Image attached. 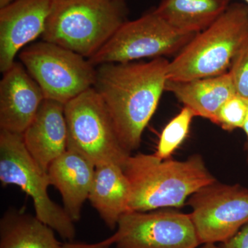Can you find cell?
<instances>
[{
  "label": "cell",
  "mask_w": 248,
  "mask_h": 248,
  "mask_svg": "<svg viewBox=\"0 0 248 248\" xmlns=\"http://www.w3.org/2000/svg\"><path fill=\"white\" fill-rule=\"evenodd\" d=\"M122 0H53L42 40L91 58L127 20Z\"/></svg>",
  "instance_id": "cell-3"
},
{
  "label": "cell",
  "mask_w": 248,
  "mask_h": 248,
  "mask_svg": "<svg viewBox=\"0 0 248 248\" xmlns=\"http://www.w3.org/2000/svg\"><path fill=\"white\" fill-rule=\"evenodd\" d=\"M187 204L201 244L226 242L248 223V190L217 182L196 192Z\"/></svg>",
  "instance_id": "cell-10"
},
{
  "label": "cell",
  "mask_w": 248,
  "mask_h": 248,
  "mask_svg": "<svg viewBox=\"0 0 248 248\" xmlns=\"http://www.w3.org/2000/svg\"><path fill=\"white\" fill-rule=\"evenodd\" d=\"M169 61L108 63L97 66L94 88L110 114L124 148L140 146L142 134L157 108L167 81Z\"/></svg>",
  "instance_id": "cell-1"
},
{
  "label": "cell",
  "mask_w": 248,
  "mask_h": 248,
  "mask_svg": "<svg viewBox=\"0 0 248 248\" xmlns=\"http://www.w3.org/2000/svg\"><path fill=\"white\" fill-rule=\"evenodd\" d=\"M231 2V0H161L153 11L173 27L198 33L212 25Z\"/></svg>",
  "instance_id": "cell-17"
},
{
  "label": "cell",
  "mask_w": 248,
  "mask_h": 248,
  "mask_svg": "<svg viewBox=\"0 0 248 248\" xmlns=\"http://www.w3.org/2000/svg\"><path fill=\"white\" fill-rule=\"evenodd\" d=\"M107 239L116 248H197L201 245L190 214L167 208L128 211Z\"/></svg>",
  "instance_id": "cell-9"
},
{
  "label": "cell",
  "mask_w": 248,
  "mask_h": 248,
  "mask_svg": "<svg viewBox=\"0 0 248 248\" xmlns=\"http://www.w3.org/2000/svg\"><path fill=\"white\" fill-rule=\"evenodd\" d=\"M55 231L36 216L10 210L0 221V248H63Z\"/></svg>",
  "instance_id": "cell-18"
},
{
  "label": "cell",
  "mask_w": 248,
  "mask_h": 248,
  "mask_svg": "<svg viewBox=\"0 0 248 248\" xmlns=\"http://www.w3.org/2000/svg\"><path fill=\"white\" fill-rule=\"evenodd\" d=\"M195 113L189 108L182 110L165 126L160 136L155 155L161 159L170 158L171 155L180 146L190 130Z\"/></svg>",
  "instance_id": "cell-19"
},
{
  "label": "cell",
  "mask_w": 248,
  "mask_h": 248,
  "mask_svg": "<svg viewBox=\"0 0 248 248\" xmlns=\"http://www.w3.org/2000/svg\"><path fill=\"white\" fill-rule=\"evenodd\" d=\"M19 58L45 99L67 104L94 86L97 68L84 57L48 42L23 48Z\"/></svg>",
  "instance_id": "cell-7"
},
{
  "label": "cell",
  "mask_w": 248,
  "mask_h": 248,
  "mask_svg": "<svg viewBox=\"0 0 248 248\" xmlns=\"http://www.w3.org/2000/svg\"><path fill=\"white\" fill-rule=\"evenodd\" d=\"M111 245L107 239L101 241V242L95 243V244H87V243L67 242L63 244V248H110Z\"/></svg>",
  "instance_id": "cell-23"
},
{
  "label": "cell",
  "mask_w": 248,
  "mask_h": 248,
  "mask_svg": "<svg viewBox=\"0 0 248 248\" xmlns=\"http://www.w3.org/2000/svg\"><path fill=\"white\" fill-rule=\"evenodd\" d=\"M130 198V184L123 168L114 164L96 166L89 200L109 229H115L121 217L128 212Z\"/></svg>",
  "instance_id": "cell-16"
},
{
  "label": "cell",
  "mask_w": 248,
  "mask_h": 248,
  "mask_svg": "<svg viewBox=\"0 0 248 248\" xmlns=\"http://www.w3.org/2000/svg\"><path fill=\"white\" fill-rule=\"evenodd\" d=\"M165 91L172 93L195 116L212 122L222 105L236 94L229 72L220 76L187 81L167 79Z\"/></svg>",
  "instance_id": "cell-15"
},
{
  "label": "cell",
  "mask_w": 248,
  "mask_h": 248,
  "mask_svg": "<svg viewBox=\"0 0 248 248\" xmlns=\"http://www.w3.org/2000/svg\"><path fill=\"white\" fill-rule=\"evenodd\" d=\"M0 181L19 186L33 200L35 216L68 242L76 236L75 222L49 197L47 172L27 151L22 134L0 132Z\"/></svg>",
  "instance_id": "cell-6"
},
{
  "label": "cell",
  "mask_w": 248,
  "mask_h": 248,
  "mask_svg": "<svg viewBox=\"0 0 248 248\" xmlns=\"http://www.w3.org/2000/svg\"><path fill=\"white\" fill-rule=\"evenodd\" d=\"M200 248H223L221 247H219V246H217V244H203V246L201 247Z\"/></svg>",
  "instance_id": "cell-26"
},
{
  "label": "cell",
  "mask_w": 248,
  "mask_h": 248,
  "mask_svg": "<svg viewBox=\"0 0 248 248\" xmlns=\"http://www.w3.org/2000/svg\"><path fill=\"white\" fill-rule=\"evenodd\" d=\"M123 170L130 187L128 211L180 208L191 195L217 182L198 155L184 161L130 155Z\"/></svg>",
  "instance_id": "cell-2"
},
{
  "label": "cell",
  "mask_w": 248,
  "mask_h": 248,
  "mask_svg": "<svg viewBox=\"0 0 248 248\" xmlns=\"http://www.w3.org/2000/svg\"><path fill=\"white\" fill-rule=\"evenodd\" d=\"M223 248H248V223L236 234L223 243Z\"/></svg>",
  "instance_id": "cell-22"
},
{
  "label": "cell",
  "mask_w": 248,
  "mask_h": 248,
  "mask_svg": "<svg viewBox=\"0 0 248 248\" xmlns=\"http://www.w3.org/2000/svg\"><path fill=\"white\" fill-rule=\"evenodd\" d=\"M53 0H16L0 9V71L9 70L19 50L42 36Z\"/></svg>",
  "instance_id": "cell-11"
},
{
  "label": "cell",
  "mask_w": 248,
  "mask_h": 248,
  "mask_svg": "<svg viewBox=\"0 0 248 248\" xmlns=\"http://www.w3.org/2000/svg\"><path fill=\"white\" fill-rule=\"evenodd\" d=\"M95 166L82 155L68 150L49 166V182L61 194L63 208L74 222L79 221L86 200H89Z\"/></svg>",
  "instance_id": "cell-14"
},
{
  "label": "cell",
  "mask_w": 248,
  "mask_h": 248,
  "mask_svg": "<svg viewBox=\"0 0 248 248\" xmlns=\"http://www.w3.org/2000/svg\"><path fill=\"white\" fill-rule=\"evenodd\" d=\"M122 1H125V0H122Z\"/></svg>",
  "instance_id": "cell-28"
},
{
  "label": "cell",
  "mask_w": 248,
  "mask_h": 248,
  "mask_svg": "<svg viewBox=\"0 0 248 248\" xmlns=\"http://www.w3.org/2000/svg\"><path fill=\"white\" fill-rule=\"evenodd\" d=\"M248 117V101L236 94L222 105L213 123L226 131H233L243 128Z\"/></svg>",
  "instance_id": "cell-20"
},
{
  "label": "cell",
  "mask_w": 248,
  "mask_h": 248,
  "mask_svg": "<svg viewBox=\"0 0 248 248\" xmlns=\"http://www.w3.org/2000/svg\"><path fill=\"white\" fill-rule=\"evenodd\" d=\"M228 72L236 94L248 101V41L235 57Z\"/></svg>",
  "instance_id": "cell-21"
},
{
  "label": "cell",
  "mask_w": 248,
  "mask_h": 248,
  "mask_svg": "<svg viewBox=\"0 0 248 248\" xmlns=\"http://www.w3.org/2000/svg\"><path fill=\"white\" fill-rule=\"evenodd\" d=\"M22 135L27 151L41 169L47 172L52 162L67 151L64 105L45 99Z\"/></svg>",
  "instance_id": "cell-13"
},
{
  "label": "cell",
  "mask_w": 248,
  "mask_h": 248,
  "mask_svg": "<svg viewBox=\"0 0 248 248\" xmlns=\"http://www.w3.org/2000/svg\"><path fill=\"white\" fill-rule=\"evenodd\" d=\"M243 130H244L245 134L246 135V139H247V141H246V151H247L248 153V117L247 120H246V123H245L244 127H243Z\"/></svg>",
  "instance_id": "cell-24"
},
{
  "label": "cell",
  "mask_w": 248,
  "mask_h": 248,
  "mask_svg": "<svg viewBox=\"0 0 248 248\" xmlns=\"http://www.w3.org/2000/svg\"><path fill=\"white\" fill-rule=\"evenodd\" d=\"M245 1H246V4L248 6V0H244Z\"/></svg>",
  "instance_id": "cell-27"
},
{
  "label": "cell",
  "mask_w": 248,
  "mask_h": 248,
  "mask_svg": "<svg viewBox=\"0 0 248 248\" xmlns=\"http://www.w3.org/2000/svg\"><path fill=\"white\" fill-rule=\"evenodd\" d=\"M68 144L94 166L114 164L123 168L131 153L121 143L104 101L94 88L64 105Z\"/></svg>",
  "instance_id": "cell-5"
},
{
  "label": "cell",
  "mask_w": 248,
  "mask_h": 248,
  "mask_svg": "<svg viewBox=\"0 0 248 248\" xmlns=\"http://www.w3.org/2000/svg\"><path fill=\"white\" fill-rule=\"evenodd\" d=\"M14 1L16 0H0V9L5 7L11 3L14 2Z\"/></svg>",
  "instance_id": "cell-25"
},
{
  "label": "cell",
  "mask_w": 248,
  "mask_h": 248,
  "mask_svg": "<svg viewBox=\"0 0 248 248\" xmlns=\"http://www.w3.org/2000/svg\"><path fill=\"white\" fill-rule=\"evenodd\" d=\"M45 94L35 79L23 66L15 62L3 73L0 82V128L23 134L30 125Z\"/></svg>",
  "instance_id": "cell-12"
},
{
  "label": "cell",
  "mask_w": 248,
  "mask_h": 248,
  "mask_svg": "<svg viewBox=\"0 0 248 248\" xmlns=\"http://www.w3.org/2000/svg\"><path fill=\"white\" fill-rule=\"evenodd\" d=\"M197 33L173 27L154 11L126 21L95 55L88 59L97 67L142 58L177 55Z\"/></svg>",
  "instance_id": "cell-8"
},
{
  "label": "cell",
  "mask_w": 248,
  "mask_h": 248,
  "mask_svg": "<svg viewBox=\"0 0 248 248\" xmlns=\"http://www.w3.org/2000/svg\"><path fill=\"white\" fill-rule=\"evenodd\" d=\"M248 41V6L232 3L169 61L167 79L187 81L226 73Z\"/></svg>",
  "instance_id": "cell-4"
}]
</instances>
